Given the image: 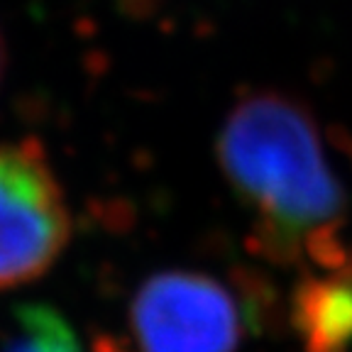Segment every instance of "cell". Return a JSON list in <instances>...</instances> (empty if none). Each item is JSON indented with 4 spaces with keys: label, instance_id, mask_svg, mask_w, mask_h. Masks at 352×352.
Masks as SVG:
<instances>
[{
    "label": "cell",
    "instance_id": "cell-4",
    "mask_svg": "<svg viewBox=\"0 0 352 352\" xmlns=\"http://www.w3.org/2000/svg\"><path fill=\"white\" fill-rule=\"evenodd\" d=\"M298 323L314 352H345L352 342V267L308 284L298 298Z\"/></svg>",
    "mask_w": 352,
    "mask_h": 352
},
{
    "label": "cell",
    "instance_id": "cell-1",
    "mask_svg": "<svg viewBox=\"0 0 352 352\" xmlns=\"http://www.w3.org/2000/svg\"><path fill=\"white\" fill-rule=\"evenodd\" d=\"M215 152L235 196L252 215L259 250L274 262H345V191L301 103L276 91L237 100L218 132Z\"/></svg>",
    "mask_w": 352,
    "mask_h": 352
},
{
    "label": "cell",
    "instance_id": "cell-2",
    "mask_svg": "<svg viewBox=\"0 0 352 352\" xmlns=\"http://www.w3.org/2000/svg\"><path fill=\"white\" fill-rule=\"evenodd\" d=\"M72 240V208L37 140L0 142V289L39 279Z\"/></svg>",
    "mask_w": 352,
    "mask_h": 352
},
{
    "label": "cell",
    "instance_id": "cell-6",
    "mask_svg": "<svg viewBox=\"0 0 352 352\" xmlns=\"http://www.w3.org/2000/svg\"><path fill=\"white\" fill-rule=\"evenodd\" d=\"M6 69H8V44H6L3 32H0V83L6 78Z\"/></svg>",
    "mask_w": 352,
    "mask_h": 352
},
{
    "label": "cell",
    "instance_id": "cell-5",
    "mask_svg": "<svg viewBox=\"0 0 352 352\" xmlns=\"http://www.w3.org/2000/svg\"><path fill=\"white\" fill-rule=\"evenodd\" d=\"M0 352H83L69 320L44 303H22L15 308Z\"/></svg>",
    "mask_w": 352,
    "mask_h": 352
},
{
    "label": "cell",
    "instance_id": "cell-3",
    "mask_svg": "<svg viewBox=\"0 0 352 352\" xmlns=\"http://www.w3.org/2000/svg\"><path fill=\"white\" fill-rule=\"evenodd\" d=\"M130 325L140 352H235L242 311L215 276L162 272L138 289Z\"/></svg>",
    "mask_w": 352,
    "mask_h": 352
}]
</instances>
